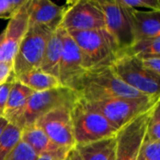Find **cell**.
Wrapping results in <instances>:
<instances>
[{"label":"cell","instance_id":"obj_1","mask_svg":"<svg viewBox=\"0 0 160 160\" xmlns=\"http://www.w3.org/2000/svg\"><path fill=\"white\" fill-rule=\"evenodd\" d=\"M72 90L84 102L115 98H141L142 93L128 86L114 72L112 66L85 70L74 83Z\"/></svg>","mask_w":160,"mask_h":160},{"label":"cell","instance_id":"obj_2","mask_svg":"<svg viewBox=\"0 0 160 160\" xmlns=\"http://www.w3.org/2000/svg\"><path fill=\"white\" fill-rule=\"evenodd\" d=\"M68 33L79 47L85 70L112 66L121 52L117 42L106 28Z\"/></svg>","mask_w":160,"mask_h":160},{"label":"cell","instance_id":"obj_3","mask_svg":"<svg viewBox=\"0 0 160 160\" xmlns=\"http://www.w3.org/2000/svg\"><path fill=\"white\" fill-rule=\"evenodd\" d=\"M77 101L78 97L75 92L66 86L34 92L23 107L8 118V121L22 129L25 127L34 125L38 118L50 111L59 107L72 108Z\"/></svg>","mask_w":160,"mask_h":160},{"label":"cell","instance_id":"obj_4","mask_svg":"<svg viewBox=\"0 0 160 160\" xmlns=\"http://www.w3.org/2000/svg\"><path fill=\"white\" fill-rule=\"evenodd\" d=\"M158 101H160V96L115 98L100 101L82 102L89 108L101 113L117 130H119L141 114L152 110Z\"/></svg>","mask_w":160,"mask_h":160},{"label":"cell","instance_id":"obj_5","mask_svg":"<svg viewBox=\"0 0 160 160\" xmlns=\"http://www.w3.org/2000/svg\"><path fill=\"white\" fill-rule=\"evenodd\" d=\"M70 116L76 145L112 137L118 132L101 113L79 99L71 108Z\"/></svg>","mask_w":160,"mask_h":160},{"label":"cell","instance_id":"obj_6","mask_svg":"<svg viewBox=\"0 0 160 160\" xmlns=\"http://www.w3.org/2000/svg\"><path fill=\"white\" fill-rule=\"evenodd\" d=\"M54 31L44 25H28L27 31L13 58L12 72L14 77L40 68L46 45Z\"/></svg>","mask_w":160,"mask_h":160},{"label":"cell","instance_id":"obj_7","mask_svg":"<svg viewBox=\"0 0 160 160\" xmlns=\"http://www.w3.org/2000/svg\"><path fill=\"white\" fill-rule=\"evenodd\" d=\"M112 68L128 86L148 97H158L159 93V80L145 71L137 57L120 52Z\"/></svg>","mask_w":160,"mask_h":160},{"label":"cell","instance_id":"obj_8","mask_svg":"<svg viewBox=\"0 0 160 160\" xmlns=\"http://www.w3.org/2000/svg\"><path fill=\"white\" fill-rule=\"evenodd\" d=\"M65 7L60 26L69 31H89L106 28L103 10L98 0H77Z\"/></svg>","mask_w":160,"mask_h":160},{"label":"cell","instance_id":"obj_9","mask_svg":"<svg viewBox=\"0 0 160 160\" xmlns=\"http://www.w3.org/2000/svg\"><path fill=\"white\" fill-rule=\"evenodd\" d=\"M98 1L104 13L106 29L113 37L120 50H127L135 41L130 8L120 0Z\"/></svg>","mask_w":160,"mask_h":160},{"label":"cell","instance_id":"obj_10","mask_svg":"<svg viewBox=\"0 0 160 160\" xmlns=\"http://www.w3.org/2000/svg\"><path fill=\"white\" fill-rule=\"evenodd\" d=\"M71 108L59 107L42 115L34 124L56 145L71 150L76 146L72 121Z\"/></svg>","mask_w":160,"mask_h":160},{"label":"cell","instance_id":"obj_11","mask_svg":"<svg viewBox=\"0 0 160 160\" xmlns=\"http://www.w3.org/2000/svg\"><path fill=\"white\" fill-rule=\"evenodd\" d=\"M151 111L141 114L118 130L115 135V160H137Z\"/></svg>","mask_w":160,"mask_h":160},{"label":"cell","instance_id":"obj_12","mask_svg":"<svg viewBox=\"0 0 160 160\" xmlns=\"http://www.w3.org/2000/svg\"><path fill=\"white\" fill-rule=\"evenodd\" d=\"M29 1L30 0H26L24 2L8 20L4 29V38L0 46V63L13 62V58L29 25Z\"/></svg>","mask_w":160,"mask_h":160},{"label":"cell","instance_id":"obj_13","mask_svg":"<svg viewBox=\"0 0 160 160\" xmlns=\"http://www.w3.org/2000/svg\"><path fill=\"white\" fill-rule=\"evenodd\" d=\"M63 51L59 66V81L63 86L72 89L76 81L85 71L81 52L71 36L62 29Z\"/></svg>","mask_w":160,"mask_h":160},{"label":"cell","instance_id":"obj_14","mask_svg":"<svg viewBox=\"0 0 160 160\" xmlns=\"http://www.w3.org/2000/svg\"><path fill=\"white\" fill-rule=\"evenodd\" d=\"M21 141L27 144L37 157L51 156L58 160H65L70 151L54 144L36 125H31L22 129Z\"/></svg>","mask_w":160,"mask_h":160},{"label":"cell","instance_id":"obj_15","mask_svg":"<svg viewBox=\"0 0 160 160\" xmlns=\"http://www.w3.org/2000/svg\"><path fill=\"white\" fill-rule=\"evenodd\" d=\"M64 11L65 7L58 6L50 0H30L29 24L44 25L54 31L60 26Z\"/></svg>","mask_w":160,"mask_h":160},{"label":"cell","instance_id":"obj_16","mask_svg":"<svg viewBox=\"0 0 160 160\" xmlns=\"http://www.w3.org/2000/svg\"><path fill=\"white\" fill-rule=\"evenodd\" d=\"M130 16L135 40L160 37V11H141L130 8Z\"/></svg>","mask_w":160,"mask_h":160},{"label":"cell","instance_id":"obj_17","mask_svg":"<svg viewBox=\"0 0 160 160\" xmlns=\"http://www.w3.org/2000/svg\"><path fill=\"white\" fill-rule=\"evenodd\" d=\"M115 136L94 142L77 144L75 149L81 160H115Z\"/></svg>","mask_w":160,"mask_h":160},{"label":"cell","instance_id":"obj_18","mask_svg":"<svg viewBox=\"0 0 160 160\" xmlns=\"http://www.w3.org/2000/svg\"><path fill=\"white\" fill-rule=\"evenodd\" d=\"M62 51H63L62 28L58 27L52 34L51 38L48 40L39 68L42 71L52 74L58 78Z\"/></svg>","mask_w":160,"mask_h":160},{"label":"cell","instance_id":"obj_19","mask_svg":"<svg viewBox=\"0 0 160 160\" xmlns=\"http://www.w3.org/2000/svg\"><path fill=\"white\" fill-rule=\"evenodd\" d=\"M15 79L34 92H42L63 86L57 77L44 72L40 68L24 72Z\"/></svg>","mask_w":160,"mask_h":160},{"label":"cell","instance_id":"obj_20","mask_svg":"<svg viewBox=\"0 0 160 160\" xmlns=\"http://www.w3.org/2000/svg\"><path fill=\"white\" fill-rule=\"evenodd\" d=\"M33 93V90L29 89L16 79H14L8 94L6 109L4 112V117L8 120L13 114L19 112Z\"/></svg>","mask_w":160,"mask_h":160},{"label":"cell","instance_id":"obj_21","mask_svg":"<svg viewBox=\"0 0 160 160\" xmlns=\"http://www.w3.org/2000/svg\"><path fill=\"white\" fill-rule=\"evenodd\" d=\"M135 57L160 56V37L135 40L127 50L121 51Z\"/></svg>","mask_w":160,"mask_h":160},{"label":"cell","instance_id":"obj_22","mask_svg":"<svg viewBox=\"0 0 160 160\" xmlns=\"http://www.w3.org/2000/svg\"><path fill=\"white\" fill-rule=\"evenodd\" d=\"M22 129L11 124L6 127L0 136V160H5L21 142Z\"/></svg>","mask_w":160,"mask_h":160},{"label":"cell","instance_id":"obj_23","mask_svg":"<svg viewBox=\"0 0 160 160\" xmlns=\"http://www.w3.org/2000/svg\"><path fill=\"white\" fill-rule=\"evenodd\" d=\"M145 139L154 142H160V101L151 111L148 119Z\"/></svg>","mask_w":160,"mask_h":160},{"label":"cell","instance_id":"obj_24","mask_svg":"<svg viewBox=\"0 0 160 160\" xmlns=\"http://www.w3.org/2000/svg\"><path fill=\"white\" fill-rule=\"evenodd\" d=\"M137 160H160V142L149 141L144 137Z\"/></svg>","mask_w":160,"mask_h":160},{"label":"cell","instance_id":"obj_25","mask_svg":"<svg viewBox=\"0 0 160 160\" xmlns=\"http://www.w3.org/2000/svg\"><path fill=\"white\" fill-rule=\"evenodd\" d=\"M37 156L33 150L22 141L5 160H36Z\"/></svg>","mask_w":160,"mask_h":160},{"label":"cell","instance_id":"obj_26","mask_svg":"<svg viewBox=\"0 0 160 160\" xmlns=\"http://www.w3.org/2000/svg\"><path fill=\"white\" fill-rule=\"evenodd\" d=\"M26 0H0V19L9 20Z\"/></svg>","mask_w":160,"mask_h":160},{"label":"cell","instance_id":"obj_27","mask_svg":"<svg viewBox=\"0 0 160 160\" xmlns=\"http://www.w3.org/2000/svg\"><path fill=\"white\" fill-rule=\"evenodd\" d=\"M142 68L156 79L160 80V56L137 57Z\"/></svg>","mask_w":160,"mask_h":160},{"label":"cell","instance_id":"obj_28","mask_svg":"<svg viewBox=\"0 0 160 160\" xmlns=\"http://www.w3.org/2000/svg\"><path fill=\"white\" fill-rule=\"evenodd\" d=\"M126 7L137 9L138 8H146L153 11H160L159 0H120Z\"/></svg>","mask_w":160,"mask_h":160},{"label":"cell","instance_id":"obj_29","mask_svg":"<svg viewBox=\"0 0 160 160\" xmlns=\"http://www.w3.org/2000/svg\"><path fill=\"white\" fill-rule=\"evenodd\" d=\"M14 79H15V77L12 74L10 76V78L6 82H4L3 84L0 85V117L4 116V112L6 109L8 94H9V91H10V88H11Z\"/></svg>","mask_w":160,"mask_h":160},{"label":"cell","instance_id":"obj_30","mask_svg":"<svg viewBox=\"0 0 160 160\" xmlns=\"http://www.w3.org/2000/svg\"><path fill=\"white\" fill-rule=\"evenodd\" d=\"M12 68H13L12 62L0 63V85L6 82L13 74Z\"/></svg>","mask_w":160,"mask_h":160},{"label":"cell","instance_id":"obj_31","mask_svg":"<svg viewBox=\"0 0 160 160\" xmlns=\"http://www.w3.org/2000/svg\"><path fill=\"white\" fill-rule=\"evenodd\" d=\"M68 159L69 160H81L80 159L79 155H78L77 150L75 149V147H74V148H72V149L69 151V153H68Z\"/></svg>","mask_w":160,"mask_h":160},{"label":"cell","instance_id":"obj_32","mask_svg":"<svg viewBox=\"0 0 160 160\" xmlns=\"http://www.w3.org/2000/svg\"><path fill=\"white\" fill-rule=\"evenodd\" d=\"M8 125V121L4 116L0 117V136H1L2 132L4 131V129L6 128V127Z\"/></svg>","mask_w":160,"mask_h":160},{"label":"cell","instance_id":"obj_33","mask_svg":"<svg viewBox=\"0 0 160 160\" xmlns=\"http://www.w3.org/2000/svg\"><path fill=\"white\" fill-rule=\"evenodd\" d=\"M36 160H58L51 156H38L37 157V159Z\"/></svg>","mask_w":160,"mask_h":160},{"label":"cell","instance_id":"obj_34","mask_svg":"<svg viewBox=\"0 0 160 160\" xmlns=\"http://www.w3.org/2000/svg\"><path fill=\"white\" fill-rule=\"evenodd\" d=\"M3 38H4V30L0 33V46H1V44H2Z\"/></svg>","mask_w":160,"mask_h":160},{"label":"cell","instance_id":"obj_35","mask_svg":"<svg viewBox=\"0 0 160 160\" xmlns=\"http://www.w3.org/2000/svg\"><path fill=\"white\" fill-rule=\"evenodd\" d=\"M65 160H69V159H68V156H67V158H65Z\"/></svg>","mask_w":160,"mask_h":160}]
</instances>
